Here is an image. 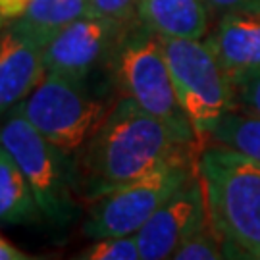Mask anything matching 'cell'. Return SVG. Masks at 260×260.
Segmentation results:
<instances>
[{
  "label": "cell",
  "instance_id": "cell-1",
  "mask_svg": "<svg viewBox=\"0 0 260 260\" xmlns=\"http://www.w3.org/2000/svg\"><path fill=\"white\" fill-rule=\"evenodd\" d=\"M197 143L191 129L177 127L120 96L103 127L75 156L79 197L91 203L172 158L193 152Z\"/></svg>",
  "mask_w": 260,
  "mask_h": 260
},
{
  "label": "cell",
  "instance_id": "cell-2",
  "mask_svg": "<svg viewBox=\"0 0 260 260\" xmlns=\"http://www.w3.org/2000/svg\"><path fill=\"white\" fill-rule=\"evenodd\" d=\"M197 168L225 258L260 260V162L218 145L199 154Z\"/></svg>",
  "mask_w": 260,
  "mask_h": 260
},
{
  "label": "cell",
  "instance_id": "cell-3",
  "mask_svg": "<svg viewBox=\"0 0 260 260\" xmlns=\"http://www.w3.org/2000/svg\"><path fill=\"white\" fill-rule=\"evenodd\" d=\"M0 145L25 174L45 220L58 228L74 222L81 199L75 158L41 135L16 108L0 121Z\"/></svg>",
  "mask_w": 260,
  "mask_h": 260
},
{
  "label": "cell",
  "instance_id": "cell-4",
  "mask_svg": "<svg viewBox=\"0 0 260 260\" xmlns=\"http://www.w3.org/2000/svg\"><path fill=\"white\" fill-rule=\"evenodd\" d=\"M85 81L47 72L33 93L14 106L41 135L74 158L103 127L118 101Z\"/></svg>",
  "mask_w": 260,
  "mask_h": 260
},
{
  "label": "cell",
  "instance_id": "cell-5",
  "mask_svg": "<svg viewBox=\"0 0 260 260\" xmlns=\"http://www.w3.org/2000/svg\"><path fill=\"white\" fill-rule=\"evenodd\" d=\"M106 68L120 96L131 99L152 116L193 131L177 103L162 37L139 19L123 31Z\"/></svg>",
  "mask_w": 260,
  "mask_h": 260
},
{
  "label": "cell",
  "instance_id": "cell-6",
  "mask_svg": "<svg viewBox=\"0 0 260 260\" xmlns=\"http://www.w3.org/2000/svg\"><path fill=\"white\" fill-rule=\"evenodd\" d=\"M195 152L181 154L152 172L106 191L89 203L81 232L89 239L137 235L160 206L199 172Z\"/></svg>",
  "mask_w": 260,
  "mask_h": 260
},
{
  "label": "cell",
  "instance_id": "cell-7",
  "mask_svg": "<svg viewBox=\"0 0 260 260\" xmlns=\"http://www.w3.org/2000/svg\"><path fill=\"white\" fill-rule=\"evenodd\" d=\"M177 103L199 143L212 135L228 112L235 110L237 91L205 39L162 37Z\"/></svg>",
  "mask_w": 260,
  "mask_h": 260
},
{
  "label": "cell",
  "instance_id": "cell-8",
  "mask_svg": "<svg viewBox=\"0 0 260 260\" xmlns=\"http://www.w3.org/2000/svg\"><path fill=\"white\" fill-rule=\"evenodd\" d=\"M129 25L96 14H87L60 29L43 50L48 74L87 79L99 68L108 66L123 31Z\"/></svg>",
  "mask_w": 260,
  "mask_h": 260
},
{
  "label": "cell",
  "instance_id": "cell-9",
  "mask_svg": "<svg viewBox=\"0 0 260 260\" xmlns=\"http://www.w3.org/2000/svg\"><path fill=\"white\" fill-rule=\"evenodd\" d=\"M208 222L206 191L197 172L137 232L141 260L174 258L177 249Z\"/></svg>",
  "mask_w": 260,
  "mask_h": 260
},
{
  "label": "cell",
  "instance_id": "cell-10",
  "mask_svg": "<svg viewBox=\"0 0 260 260\" xmlns=\"http://www.w3.org/2000/svg\"><path fill=\"white\" fill-rule=\"evenodd\" d=\"M45 45L18 21L0 31V118L25 101L47 75Z\"/></svg>",
  "mask_w": 260,
  "mask_h": 260
},
{
  "label": "cell",
  "instance_id": "cell-11",
  "mask_svg": "<svg viewBox=\"0 0 260 260\" xmlns=\"http://www.w3.org/2000/svg\"><path fill=\"white\" fill-rule=\"evenodd\" d=\"M205 41L235 87L260 70V14H222Z\"/></svg>",
  "mask_w": 260,
  "mask_h": 260
},
{
  "label": "cell",
  "instance_id": "cell-12",
  "mask_svg": "<svg viewBox=\"0 0 260 260\" xmlns=\"http://www.w3.org/2000/svg\"><path fill=\"white\" fill-rule=\"evenodd\" d=\"M206 0H139L137 19L166 39H206L210 29Z\"/></svg>",
  "mask_w": 260,
  "mask_h": 260
},
{
  "label": "cell",
  "instance_id": "cell-13",
  "mask_svg": "<svg viewBox=\"0 0 260 260\" xmlns=\"http://www.w3.org/2000/svg\"><path fill=\"white\" fill-rule=\"evenodd\" d=\"M45 220L27 177L14 156L0 145V223L21 225Z\"/></svg>",
  "mask_w": 260,
  "mask_h": 260
},
{
  "label": "cell",
  "instance_id": "cell-14",
  "mask_svg": "<svg viewBox=\"0 0 260 260\" xmlns=\"http://www.w3.org/2000/svg\"><path fill=\"white\" fill-rule=\"evenodd\" d=\"M91 12V0H29L18 21L33 37L47 45L60 29Z\"/></svg>",
  "mask_w": 260,
  "mask_h": 260
},
{
  "label": "cell",
  "instance_id": "cell-15",
  "mask_svg": "<svg viewBox=\"0 0 260 260\" xmlns=\"http://www.w3.org/2000/svg\"><path fill=\"white\" fill-rule=\"evenodd\" d=\"M210 139L260 162V116L228 112L214 127Z\"/></svg>",
  "mask_w": 260,
  "mask_h": 260
},
{
  "label": "cell",
  "instance_id": "cell-16",
  "mask_svg": "<svg viewBox=\"0 0 260 260\" xmlns=\"http://www.w3.org/2000/svg\"><path fill=\"white\" fill-rule=\"evenodd\" d=\"M75 258L81 260H139L141 251L137 235H112L93 239Z\"/></svg>",
  "mask_w": 260,
  "mask_h": 260
},
{
  "label": "cell",
  "instance_id": "cell-17",
  "mask_svg": "<svg viewBox=\"0 0 260 260\" xmlns=\"http://www.w3.org/2000/svg\"><path fill=\"white\" fill-rule=\"evenodd\" d=\"M176 260H218L225 258L223 254V237L214 228L212 220L201 232L189 237L174 254Z\"/></svg>",
  "mask_w": 260,
  "mask_h": 260
},
{
  "label": "cell",
  "instance_id": "cell-18",
  "mask_svg": "<svg viewBox=\"0 0 260 260\" xmlns=\"http://www.w3.org/2000/svg\"><path fill=\"white\" fill-rule=\"evenodd\" d=\"M137 4L139 0H91V12L123 25H131L137 21Z\"/></svg>",
  "mask_w": 260,
  "mask_h": 260
},
{
  "label": "cell",
  "instance_id": "cell-19",
  "mask_svg": "<svg viewBox=\"0 0 260 260\" xmlns=\"http://www.w3.org/2000/svg\"><path fill=\"white\" fill-rule=\"evenodd\" d=\"M235 91H237V101L247 108V112L260 116V70L245 77L235 87Z\"/></svg>",
  "mask_w": 260,
  "mask_h": 260
},
{
  "label": "cell",
  "instance_id": "cell-20",
  "mask_svg": "<svg viewBox=\"0 0 260 260\" xmlns=\"http://www.w3.org/2000/svg\"><path fill=\"white\" fill-rule=\"evenodd\" d=\"M208 8L216 14H232V12H243V14H260V0H206Z\"/></svg>",
  "mask_w": 260,
  "mask_h": 260
},
{
  "label": "cell",
  "instance_id": "cell-21",
  "mask_svg": "<svg viewBox=\"0 0 260 260\" xmlns=\"http://www.w3.org/2000/svg\"><path fill=\"white\" fill-rule=\"evenodd\" d=\"M27 4L29 0H0V12H2V16L6 19V23L18 19L25 12Z\"/></svg>",
  "mask_w": 260,
  "mask_h": 260
},
{
  "label": "cell",
  "instance_id": "cell-22",
  "mask_svg": "<svg viewBox=\"0 0 260 260\" xmlns=\"http://www.w3.org/2000/svg\"><path fill=\"white\" fill-rule=\"evenodd\" d=\"M31 258L29 254L18 249L16 245H12L10 241H6L2 235H0V260H27Z\"/></svg>",
  "mask_w": 260,
  "mask_h": 260
},
{
  "label": "cell",
  "instance_id": "cell-23",
  "mask_svg": "<svg viewBox=\"0 0 260 260\" xmlns=\"http://www.w3.org/2000/svg\"><path fill=\"white\" fill-rule=\"evenodd\" d=\"M4 25H6V19H4V16H2V12H0V31L4 29Z\"/></svg>",
  "mask_w": 260,
  "mask_h": 260
}]
</instances>
